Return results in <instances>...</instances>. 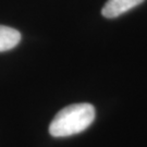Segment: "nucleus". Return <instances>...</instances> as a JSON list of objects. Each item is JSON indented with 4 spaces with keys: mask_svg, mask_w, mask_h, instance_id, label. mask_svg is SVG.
I'll return each mask as SVG.
<instances>
[{
    "mask_svg": "<svg viewBox=\"0 0 147 147\" xmlns=\"http://www.w3.org/2000/svg\"><path fill=\"white\" fill-rule=\"evenodd\" d=\"M95 108L90 104H74L59 111L49 125L53 137H67L85 131L95 120Z\"/></svg>",
    "mask_w": 147,
    "mask_h": 147,
    "instance_id": "obj_1",
    "label": "nucleus"
},
{
    "mask_svg": "<svg viewBox=\"0 0 147 147\" xmlns=\"http://www.w3.org/2000/svg\"><path fill=\"white\" fill-rule=\"evenodd\" d=\"M143 1L144 0H108L101 10V14L107 19H113L141 5Z\"/></svg>",
    "mask_w": 147,
    "mask_h": 147,
    "instance_id": "obj_2",
    "label": "nucleus"
},
{
    "mask_svg": "<svg viewBox=\"0 0 147 147\" xmlns=\"http://www.w3.org/2000/svg\"><path fill=\"white\" fill-rule=\"evenodd\" d=\"M21 40L20 32L5 25H0V53L8 51L19 45Z\"/></svg>",
    "mask_w": 147,
    "mask_h": 147,
    "instance_id": "obj_3",
    "label": "nucleus"
}]
</instances>
